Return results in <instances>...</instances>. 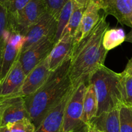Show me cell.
<instances>
[{
  "instance_id": "cell-1",
  "label": "cell",
  "mask_w": 132,
  "mask_h": 132,
  "mask_svg": "<svg viewBox=\"0 0 132 132\" xmlns=\"http://www.w3.org/2000/svg\"><path fill=\"white\" fill-rule=\"evenodd\" d=\"M107 15H101L98 21L87 35L74 44L71 54L69 75L75 87L83 80H87L94 71L104 65L108 51L103 45V36L109 28Z\"/></svg>"
},
{
  "instance_id": "cell-2",
  "label": "cell",
  "mask_w": 132,
  "mask_h": 132,
  "mask_svg": "<svg viewBox=\"0 0 132 132\" xmlns=\"http://www.w3.org/2000/svg\"><path fill=\"white\" fill-rule=\"evenodd\" d=\"M70 58L51 73L44 85L35 93L25 98L29 117L36 128L47 113L73 88L69 75Z\"/></svg>"
},
{
  "instance_id": "cell-3",
  "label": "cell",
  "mask_w": 132,
  "mask_h": 132,
  "mask_svg": "<svg viewBox=\"0 0 132 132\" xmlns=\"http://www.w3.org/2000/svg\"><path fill=\"white\" fill-rule=\"evenodd\" d=\"M120 79V73L113 71L104 65L89 76L87 82L93 86L97 98L98 110L96 117L119 108L122 104Z\"/></svg>"
},
{
  "instance_id": "cell-4",
  "label": "cell",
  "mask_w": 132,
  "mask_h": 132,
  "mask_svg": "<svg viewBox=\"0 0 132 132\" xmlns=\"http://www.w3.org/2000/svg\"><path fill=\"white\" fill-rule=\"evenodd\" d=\"M87 80H83L75 87L69 98L63 116L62 132H87L89 126L83 120V102Z\"/></svg>"
},
{
  "instance_id": "cell-5",
  "label": "cell",
  "mask_w": 132,
  "mask_h": 132,
  "mask_svg": "<svg viewBox=\"0 0 132 132\" xmlns=\"http://www.w3.org/2000/svg\"><path fill=\"white\" fill-rule=\"evenodd\" d=\"M47 10L44 0H31L23 9L15 14H8V27L10 30L25 36Z\"/></svg>"
},
{
  "instance_id": "cell-6",
  "label": "cell",
  "mask_w": 132,
  "mask_h": 132,
  "mask_svg": "<svg viewBox=\"0 0 132 132\" xmlns=\"http://www.w3.org/2000/svg\"><path fill=\"white\" fill-rule=\"evenodd\" d=\"M54 45L53 38L47 36L20 53L18 60L22 66L25 76L48 56Z\"/></svg>"
},
{
  "instance_id": "cell-7",
  "label": "cell",
  "mask_w": 132,
  "mask_h": 132,
  "mask_svg": "<svg viewBox=\"0 0 132 132\" xmlns=\"http://www.w3.org/2000/svg\"><path fill=\"white\" fill-rule=\"evenodd\" d=\"M56 25L57 19L46 11L36 23L30 27L25 34L23 45L20 53L25 51L33 44L45 37L49 36L54 40Z\"/></svg>"
},
{
  "instance_id": "cell-8",
  "label": "cell",
  "mask_w": 132,
  "mask_h": 132,
  "mask_svg": "<svg viewBox=\"0 0 132 132\" xmlns=\"http://www.w3.org/2000/svg\"><path fill=\"white\" fill-rule=\"evenodd\" d=\"M24 118L30 119L23 96H14L0 102V126Z\"/></svg>"
},
{
  "instance_id": "cell-9",
  "label": "cell",
  "mask_w": 132,
  "mask_h": 132,
  "mask_svg": "<svg viewBox=\"0 0 132 132\" xmlns=\"http://www.w3.org/2000/svg\"><path fill=\"white\" fill-rule=\"evenodd\" d=\"M48 56L25 76L23 84L17 96H29L37 91L45 84L51 73Z\"/></svg>"
},
{
  "instance_id": "cell-10",
  "label": "cell",
  "mask_w": 132,
  "mask_h": 132,
  "mask_svg": "<svg viewBox=\"0 0 132 132\" xmlns=\"http://www.w3.org/2000/svg\"><path fill=\"white\" fill-rule=\"evenodd\" d=\"M25 78L22 66L17 60L5 77L0 80V102L9 98L17 96Z\"/></svg>"
},
{
  "instance_id": "cell-11",
  "label": "cell",
  "mask_w": 132,
  "mask_h": 132,
  "mask_svg": "<svg viewBox=\"0 0 132 132\" xmlns=\"http://www.w3.org/2000/svg\"><path fill=\"white\" fill-rule=\"evenodd\" d=\"M74 87L47 113L35 132H62L65 109Z\"/></svg>"
},
{
  "instance_id": "cell-12",
  "label": "cell",
  "mask_w": 132,
  "mask_h": 132,
  "mask_svg": "<svg viewBox=\"0 0 132 132\" xmlns=\"http://www.w3.org/2000/svg\"><path fill=\"white\" fill-rule=\"evenodd\" d=\"M9 31L0 69V80L5 77L14 62L18 59L24 43L23 36L10 30Z\"/></svg>"
},
{
  "instance_id": "cell-13",
  "label": "cell",
  "mask_w": 132,
  "mask_h": 132,
  "mask_svg": "<svg viewBox=\"0 0 132 132\" xmlns=\"http://www.w3.org/2000/svg\"><path fill=\"white\" fill-rule=\"evenodd\" d=\"M101 10L114 16L120 23L132 29V0H102Z\"/></svg>"
},
{
  "instance_id": "cell-14",
  "label": "cell",
  "mask_w": 132,
  "mask_h": 132,
  "mask_svg": "<svg viewBox=\"0 0 132 132\" xmlns=\"http://www.w3.org/2000/svg\"><path fill=\"white\" fill-rule=\"evenodd\" d=\"M74 46V38L68 32H65L54 44L48 55L49 68L51 71L55 70L65 60L70 58Z\"/></svg>"
},
{
  "instance_id": "cell-15",
  "label": "cell",
  "mask_w": 132,
  "mask_h": 132,
  "mask_svg": "<svg viewBox=\"0 0 132 132\" xmlns=\"http://www.w3.org/2000/svg\"><path fill=\"white\" fill-rule=\"evenodd\" d=\"M101 10V4L94 0H91L86 7L78 32L74 38V44L87 35L96 25L101 15L99 12Z\"/></svg>"
},
{
  "instance_id": "cell-16",
  "label": "cell",
  "mask_w": 132,
  "mask_h": 132,
  "mask_svg": "<svg viewBox=\"0 0 132 132\" xmlns=\"http://www.w3.org/2000/svg\"><path fill=\"white\" fill-rule=\"evenodd\" d=\"M89 125L93 126L103 132H120L119 108L96 117Z\"/></svg>"
},
{
  "instance_id": "cell-17",
  "label": "cell",
  "mask_w": 132,
  "mask_h": 132,
  "mask_svg": "<svg viewBox=\"0 0 132 132\" xmlns=\"http://www.w3.org/2000/svg\"><path fill=\"white\" fill-rule=\"evenodd\" d=\"M97 110L98 102L95 88L91 84L87 82L83 102V120L86 125L89 126L96 117Z\"/></svg>"
},
{
  "instance_id": "cell-18",
  "label": "cell",
  "mask_w": 132,
  "mask_h": 132,
  "mask_svg": "<svg viewBox=\"0 0 132 132\" xmlns=\"http://www.w3.org/2000/svg\"><path fill=\"white\" fill-rule=\"evenodd\" d=\"M126 36L124 30L121 28L108 29L103 36L104 47L108 51L117 47L125 41Z\"/></svg>"
},
{
  "instance_id": "cell-19",
  "label": "cell",
  "mask_w": 132,
  "mask_h": 132,
  "mask_svg": "<svg viewBox=\"0 0 132 132\" xmlns=\"http://www.w3.org/2000/svg\"><path fill=\"white\" fill-rule=\"evenodd\" d=\"M73 0H69L62 8L57 19L56 30L54 38V44L60 39L65 29L69 23V19L73 11Z\"/></svg>"
},
{
  "instance_id": "cell-20",
  "label": "cell",
  "mask_w": 132,
  "mask_h": 132,
  "mask_svg": "<svg viewBox=\"0 0 132 132\" xmlns=\"http://www.w3.org/2000/svg\"><path fill=\"white\" fill-rule=\"evenodd\" d=\"M8 28V13L5 5H0V69L7 39L9 35Z\"/></svg>"
},
{
  "instance_id": "cell-21",
  "label": "cell",
  "mask_w": 132,
  "mask_h": 132,
  "mask_svg": "<svg viewBox=\"0 0 132 132\" xmlns=\"http://www.w3.org/2000/svg\"><path fill=\"white\" fill-rule=\"evenodd\" d=\"M73 11H72L70 19H69V23H68L66 29H65L63 33L65 32H68L73 38H75L78 32V29H79L81 21H82V16H83L84 12L86 9V7L78 4L73 0Z\"/></svg>"
},
{
  "instance_id": "cell-22",
  "label": "cell",
  "mask_w": 132,
  "mask_h": 132,
  "mask_svg": "<svg viewBox=\"0 0 132 132\" xmlns=\"http://www.w3.org/2000/svg\"><path fill=\"white\" fill-rule=\"evenodd\" d=\"M120 91L122 104L132 107V76L120 73Z\"/></svg>"
},
{
  "instance_id": "cell-23",
  "label": "cell",
  "mask_w": 132,
  "mask_h": 132,
  "mask_svg": "<svg viewBox=\"0 0 132 132\" xmlns=\"http://www.w3.org/2000/svg\"><path fill=\"white\" fill-rule=\"evenodd\" d=\"M119 111L120 132H132V107L122 104Z\"/></svg>"
},
{
  "instance_id": "cell-24",
  "label": "cell",
  "mask_w": 132,
  "mask_h": 132,
  "mask_svg": "<svg viewBox=\"0 0 132 132\" xmlns=\"http://www.w3.org/2000/svg\"><path fill=\"white\" fill-rule=\"evenodd\" d=\"M7 126L11 132H35L36 129L35 124L28 118H24L13 123H10Z\"/></svg>"
},
{
  "instance_id": "cell-25",
  "label": "cell",
  "mask_w": 132,
  "mask_h": 132,
  "mask_svg": "<svg viewBox=\"0 0 132 132\" xmlns=\"http://www.w3.org/2000/svg\"><path fill=\"white\" fill-rule=\"evenodd\" d=\"M49 13L58 19L62 8L69 0H44Z\"/></svg>"
},
{
  "instance_id": "cell-26",
  "label": "cell",
  "mask_w": 132,
  "mask_h": 132,
  "mask_svg": "<svg viewBox=\"0 0 132 132\" xmlns=\"http://www.w3.org/2000/svg\"><path fill=\"white\" fill-rule=\"evenodd\" d=\"M31 0H9L6 5L7 13L10 16L15 14L23 9Z\"/></svg>"
},
{
  "instance_id": "cell-27",
  "label": "cell",
  "mask_w": 132,
  "mask_h": 132,
  "mask_svg": "<svg viewBox=\"0 0 132 132\" xmlns=\"http://www.w3.org/2000/svg\"><path fill=\"white\" fill-rule=\"evenodd\" d=\"M124 72L127 73V74L129 75L132 76V58L128 61Z\"/></svg>"
},
{
  "instance_id": "cell-28",
  "label": "cell",
  "mask_w": 132,
  "mask_h": 132,
  "mask_svg": "<svg viewBox=\"0 0 132 132\" xmlns=\"http://www.w3.org/2000/svg\"><path fill=\"white\" fill-rule=\"evenodd\" d=\"M73 1L77 2L78 4L81 5L83 6V7H86H86H87V5H88L89 2H90V0H73Z\"/></svg>"
},
{
  "instance_id": "cell-29",
  "label": "cell",
  "mask_w": 132,
  "mask_h": 132,
  "mask_svg": "<svg viewBox=\"0 0 132 132\" xmlns=\"http://www.w3.org/2000/svg\"><path fill=\"white\" fill-rule=\"evenodd\" d=\"M88 132H103L102 131L100 130L98 128H95V126L92 125L89 126V129H88Z\"/></svg>"
},
{
  "instance_id": "cell-30",
  "label": "cell",
  "mask_w": 132,
  "mask_h": 132,
  "mask_svg": "<svg viewBox=\"0 0 132 132\" xmlns=\"http://www.w3.org/2000/svg\"><path fill=\"white\" fill-rule=\"evenodd\" d=\"M125 41L128 42H130L132 44V29L131 31L126 36Z\"/></svg>"
},
{
  "instance_id": "cell-31",
  "label": "cell",
  "mask_w": 132,
  "mask_h": 132,
  "mask_svg": "<svg viewBox=\"0 0 132 132\" xmlns=\"http://www.w3.org/2000/svg\"><path fill=\"white\" fill-rule=\"evenodd\" d=\"M0 132H11L7 126H0Z\"/></svg>"
},
{
  "instance_id": "cell-32",
  "label": "cell",
  "mask_w": 132,
  "mask_h": 132,
  "mask_svg": "<svg viewBox=\"0 0 132 132\" xmlns=\"http://www.w3.org/2000/svg\"><path fill=\"white\" fill-rule=\"evenodd\" d=\"M9 0H0V5L3 4V5H7V3H8Z\"/></svg>"
},
{
  "instance_id": "cell-33",
  "label": "cell",
  "mask_w": 132,
  "mask_h": 132,
  "mask_svg": "<svg viewBox=\"0 0 132 132\" xmlns=\"http://www.w3.org/2000/svg\"><path fill=\"white\" fill-rule=\"evenodd\" d=\"M90 1H91V0H90ZM94 1H95V2H98V3H100V4H101V3H102V0H94Z\"/></svg>"
},
{
  "instance_id": "cell-34",
  "label": "cell",
  "mask_w": 132,
  "mask_h": 132,
  "mask_svg": "<svg viewBox=\"0 0 132 132\" xmlns=\"http://www.w3.org/2000/svg\"><path fill=\"white\" fill-rule=\"evenodd\" d=\"M87 132H88V131H87Z\"/></svg>"
}]
</instances>
